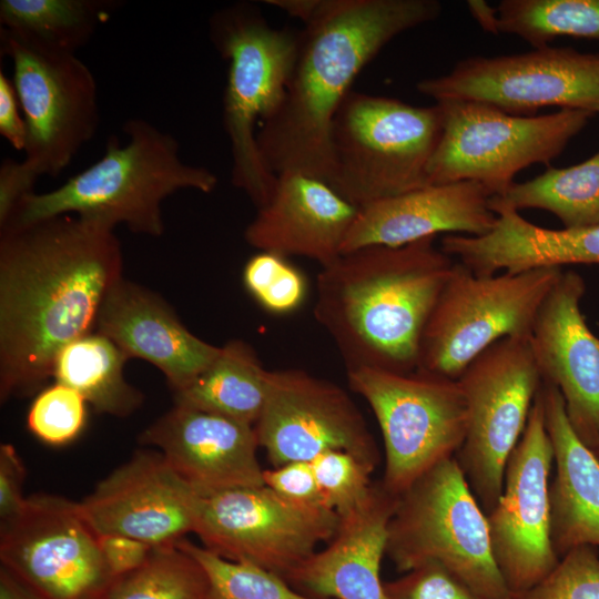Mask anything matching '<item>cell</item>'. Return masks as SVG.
Returning a JSON list of instances; mask_svg holds the SVG:
<instances>
[{
  "instance_id": "cell-1",
  "label": "cell",
  "mask_w": 599,
  "mask_h": 599,
  "mask_svg": "<svg viewBox=\"0 0 599 599\" xmlns=\"http://www.w3.org/2000/svg\"><path fill=\"white\" fill-rule=\"evenodd\" d=\"M114 229L61 215L0 231V399L38 394L122 278Z\"/></svg>"
},
{
  "instance_id": "cell-2",
  "label": "cell",
  "mask_w": 599,
  "mask_h": 599,
  "mask_svg": "<svg viewBox=\"0 0 599 599\" xmlns=\"http://www.w3.org/2000/svg\"><path fill=\"white\" fill-rule=\"evenodd\" d=\"M300 19L297 50L278 110L257 130L267 167L327 182L333 119L355 78L395 37L436 20V0H266Z\"/></svg>"
},
{
  "instance_id": "cell-3",
  "label": "cell",
  "mask_w": 599,
  "mask_h": 599,
  "mask_svg": "<svg viewBox=\"0 0 599 599\" xmlns=\"http://www.w3.org/2000/svg\"><path fill=\"white\" fill-rule=\"evenodd\" d=\"M435 238L361 247L321 268L313 314L346 370L418 369L423 333L456 265Z\"/></svg>"
},
{
  "instance_id": "cell-4",
  "label": "cell",
  "mask_w": 599,
  "mask_h": 599,
  "mask_svg": "<svg viewBox=\"0 0 599 599\" xmlns=\"http://www.w3.org/2000/svg\"><path fill=\"white\" fill-rule=\"evenodd\" d=\"M122 130L124 144L110 136L99 161L52 191L22 197L0 231L77 215L158 237L164 232L161 205L167 196L187 189L209 194L216 187L213 172L181 160L170 133L140 118L125 121Z\"/></svg>"
},
{
  "instance_id": "cell-5",
  "label": "cell",
  "mask_w": 599,
  "mask_h": 599,
  "mask_svg": "<svg viewBox=\"0 0 599 599\" xmlns=\"http://www.w3.org/2000/svg\"><path fill=\"white\" fill-rule=\"evenodd\" d=\"M1 53L12 62L14 85L27 130L22 161L0 166V224L38 177L59 175L99 124L94 75L75 54L30 45L0 30Z\"/></svg>"
},
{
  "instance_id": "cell-6",
  "label": "cell",
  "mask_w": 599,
  "mask_h": 599,
  "mask_svg": "<svg viewBox=\"0 0 599 599\" xmlns=\"http://www.w3.org/2000/svg\"><path fill=\"white\" fill-rule=\"evenodd\" d=\"M210 39L227 62L223 123L232 153V183L257 209L271 199L277 175L265 164L256 126L282 104L290 80L298 32L268 24L260 8L236 2L216 11Z\"/></svg>"
},
{
  "instance_id": "cell-7",
  "label": "cell",
  "mask_w": 599,
  "mask_h": 599,
  "mask_svg": "<svg viewBox=\"0 0 599 599\" xmlns=\"http://www.w3.org/2000/svg\"><path fill=\"white\" fill-rule=\"evenodd\" d=\"M441 128L437 104L352 90L331 125L327 183L358 209L424 187Z\"/></svg>"
},
{
  "instance_id": "cell-8",
  "label": "cell",
  "mask_w": 599,
  "mask_h": 599,
  "mask_svg": "<svg viewBox=\"0 0 599 599\" xmlns=\"http://www.w3.org/2000/svg\"><path fill=\"white\" fill-rule=\"evenodd\" d=\"M386 555L400 572L437 564L476 599H512L493 556L486 512L455 457L433 466L398 496Z\"/></svg>"
},
{
  "instance_id": "cell-9",
  "label": "cell",
  "mask_w": 599,
  "mask_h": 599,
  "mask_svg": "<svg viewBox=\"0 0 599 599\" xmlns=\"http://www.w3.org/2000/svg\"><path fill=\"white\" fill-rule=\"evenodd\" d=\"M436 104L443 128L428 164V185L474 181L491 196L505 194L522 169L536 163L549 165L593 115L576 109L514 115L464 100Z\"/></svg>"
},
{
  "instance_id": "cell-10",
  "label": "cell",
  "mask_w": 599,
  "mask_h": 599,
  "mask_svg": "<svg viewBox=\"0 0 599 599\" xmlns=\"http://www.w3.org/2000/svg\"><path fill=\"white\" fill-rule=\"evenodd\" d=\"M562 267L477 275L456 261L423 333L418 369L457 379L506 337H529Z\"/></svg>"
},
{
  "instance_id": "cell-11",
  "label": "cell",
  "mask_w": 599,
  "mask_h": 599,
  "mask_svg": "<svg viewBox=\"0 0 599 599\" xmlns=\"http://www.w3.org/2000/svg\"><path fill=\"white\" fill-rule=\"evenodd\" d=\"M347 372L349 388L370 407L385 449L384 488L402 495L419 476L455 457L467 428L463 390L449 377L416 369Z\"/></svg>"
},
{
  "instance_id": "cell-12",
  "label": "cell",
  "mask_w": 599,
  "mask_h": 599,
  "mask_svg": "<svg viewBox=\"0 0 599 599\" xmlns=\"http://www.w3.org/2000/svg\"><path fill=\"white\" fill-rule=\"evenodd\" d=\"M528 338L496 342L457 378L466 400L467 428L455 458L486 514L501 495L506 465L542 384Z\"/></svg>"
},
{
  "instance_id": "cell-13",
  "label": "cell",
  "mask_w": 599,
  "mask_h": 599,
  "mask_svg": "<svg viewBox=\"0 0 599 599\" xmlns=\"http://www.w3.org/2000/svg\"><path fill=\"white\" fill-rule=\"evenodd\" d=\"M435 102L476 101L514 115L545 106L599 113V54L542 47L496 57H469L438 77L416 84Z\"/></svg>"
},
{
  "instance_id": "cell-14",
  "label": "cell",
  "mask_w": 599,
  "mask_h": 599,
  "mask_svg": "<svg viewBox=\"0 0 599 599\" xmlns=\"http://www.w3.org/2000/svg\"><path fill=\"white\" fill-rule=\"evenodd\" d=\"M339 524L335 511L291 501L264 485L199 496L193 532L211 552L285 579Z\"/></svg>"
},
{
  "instance_id": "cell-15",
  "label": "cell",
  "mask_w": 599,
  "mask_h": 599,
  "mask_svg": "<svg viewBox=\"0 0 599 599\" xmlns=\"http://www.w3.org/2000/svg\"><path fill=\"white\" fill-rule=\"evenodd\" d=\"M0 561L40 599H102L115 580L80 504L54 495L28 497L0 525Z\"/></svg>"
},
{
  "instance_id": "cell-16",
  "label": "cell",
  "mask_w": 599,
  "mask_h": 599,
  "mask_svg": "<svg viewBox=\"0 0 599 599\" xmlns=\"http://www.w3.org/2000/svg\"><path fill=\"white\" fill-rule=\"evenodd\" d=\"M554 448L540 389L506 465L501 495L486 514L493 556L511 595L541 581L558 564L550 537Z\"/></svg>"
},
{
  "instance_id": "cell-17",
  "label": "cell",
  "mask_w": 599,
  "mask_h": 599,
  "mask_svg": "<svg viewBox=\"0 0 599 599\" xmlns=\"http://www.w3.org/2000/svg\"><path fill=\"white\" fill-rule=\"evenodd\" d=\"M254 427L274 467L312 463L334 450L375 467L379 460L375 439L347 392L303 369L270 370L265 405Z\"/></svg>"
},
{
  "instance_id": "cell-18",
  "label": "cell",
  "mask_w": 599,
  "mask_h": 599,
  "mask_svg": "<svg viewBox=\"0 0 599 599\" xmlns=\"http://www.w3.org/2000/svg\"><path fill=\"white\" fill-rule=\"evenodd\" d=\"M197 497L164 456L150 449L136 451L79 504L99 536L122 535L155 548L193 532Z\"/></svg>"
},
{
  "instance_id": "cell-19",
  "label": "cell",
  "mask_w": 599,
  "mask_h": 599,
  "mask_svg": "<svg viewBox=\"0 0 599 599\" xmlns=\"http://www.w3.org/2000/svg\"><path fill=\"white\" fill-rule=\"evenodd\" d=\"M583 278L562 271L536 316L529 345L544 383L555 386L579 439L599 450V338L580 309Z\"/></svg>"
},
{
  "instance_id": "cell-20",
  "label": "cell",
  "mask_w": 599,
  "mask_h": 599,
  "mask_svg": "<svg viewBox=\"0 0 599 599\" xmlns=\"http://www.w3.org/2000/svg\"><path fill=\"white\" fill-rule=\"evenodd\" d=\"M139 441L160 451L200 497L265 485L253 425L174 405Z\"/></svg>"
},
{
  "instance_id": "cell-21",
  "label": "cell",
  "mask_w": 599,
  "mask_h": 599,
  "mask_svg": "<svg viewBox=\"0 0 599 599\" xmlns=\"http://www.w3.org/2000/svg\"><path fill=\"white\" fill-rule=\"evenodd\" d=\"M358 210L323 180L282 173L271 199L246 226L244 240L260 252L302 256L323 267L343 254Z\"/></svg>"
},
{
  "instance_id": "cell-22",
  "label": "cell",
  "mask_w": 599,
  "mask_h": 599,
  "mask_svg": "<svg viewBox=\"0 0 599 599\" xmlns=\"http://www.w3.org/2000/svg\"><path fill=\"white\" fill-rule=\"evenodd\" d=\"M94 331L113 341L129 358L159 368L173 393L191 384L220 352V346L191 333L161 296L123 277L108 292Z\"/></svg>"
},
{
  "instance_id": "cell-23",
  "label": "cell",
  "mask_w": 599,
  "mask_h": 599,
  "mask_svg": "<svg viewBox=\"0 0 599 599\" xmlns=\"http://www.w3.org/2000/svg\"><path fill=\"white\" fill-rule=\"evenodd\" d=\"M491 195L479 183L430 184L358 210L343 253L361 247L402 246L440 233L480 236L495 225Z\"/></svg>"
},
{
  "instance_id": "cell-24",
  "label": "cell",
  "mask_w": 599,
  "mask_h": 599,
  "mask_svg": "<svg viewBox=\"0 0 599 599\" xmlns=\"http://www.w3.org/2000/svg\"><path fill=\"white\" fill-rule=\"evenodd\" d=\"M397 499L382 483L373 485L367 500L341 519L327 547L316 550L285 580L321 599H386L380 566Z\"/></svg>"
},
{
  "instance_id": "cell-25",
  "label": "cell",
  "mask_w": 599,
  "mask_h": 599,
  "mask_svg": "<svg viewBox=\"0 0 599 599\" xmlns=\"http://www.w3.org/2000/svg\"><path fill=\"white\" fill-rule=\"evenodd\" d=\"M494 227L484 235L446 234L440 248L477 275L520 273L567 264L599 265V225L550 230L519 212L494 206Z\"/></svg>"
},
{
  "instance_id": "cell-26",
  "label": "cell",
  "mask_w": 599,
  "mask_h": 599,
  "mask_svg": "<svg viewBox=\"0 0 599 599\" xmlns=\"http://www.w3.org/2000/svg\"><path fill=\"white\" fill-rule=\"evenodd\" d=\"M540 393L556 469L549 485L550 537L561 558L577 547H599V460L572 429L559 390L542 382Z\"/></svg>"
},
{
  "instance_id": "cell-27",
  "label": "cell",
  "mask_w": 599,
  "mask_h": 599,
  "mask_svg": "<svg viewBox=\"0 0 599 599\" xmlns=\"http://www.w3.org/2000/svg\"><path fill=\"white\" fill-rule=\"evenodd\" d=\"M268 376L252 345L231 339L191 384L174 393V405L254 426L265 405Z\"/></svg>"
},
{
  "instance_id": "cell-28",
  "label": "cell",
  "mask_w": 599,
  "mask_h": 599,
  "mask_svg": "<svg viewBox=\"0 0 599 599\" xmlns=\"http://www.w3.org/2000/svg\"><path fill=\"white\" fill-rule=\"evenodd\" d=\"M128 359L113 341L94 331L59 352L52 377L77 390L97 413L126 417L144 398L124 378L123 366Z\"/></svg>"
},
{
  "instance_id": "cell-29",
  "label": "cell",
  "mask_w": 599,
  "mask_h": 599,
  "mask_svg": "<svg viewBox=\"0 0 599 599\" xmlns=\"http://www.w3.org/2000/svg\"><path fill=\"white\" fill-rule=\"evenodd\" d=\"M113 0H1V29L35 48L75 54L119 7Z\"/></svg>"
},
{
  "instance_id": "cell-30",
  "label": "cell",
  "mask_w": 599,
  "mask_h": 599,
  "mask_svg": "<svg viewBox=\"0 0 599 599\" xmlns=\"http://www.w3.org/2000/svg\"><path fill=\"white\" fill-rule=\"evenodd\" d=\"M490 207L519 212L538 209L552 213L564 229L599 225V152L588 160L565 167L549 166L542 174L514 183L500 196H491Z\"/></svg>"
},
{
  "instance_id": "cell-31",
  "label": "cell",
  "mask_w": 599,
  "mask_h": 599,
  "mask_svg": "<svg viewBox=\"0 0 599 599\" xmlns=\"http://www.w3.org/2000/svg\"><path fill=\"white\" fill-rule=\"evenodd\" d=\"M496 8L499 32L534 49L564 35L599 41V0H502Z\"/></svg>"
},
{
  "instance_id": "cell-32",
  "label": "cell",
  "mask_w": 599,
  "mask_h": 599,
  "mask_svg": "<svg viewBox=\"0 0 599 599\" xmlns=\"http://www.w3.org/2000/svg\"><path fill=\"white\" fill-rule=\"evenodd\" d=\"M102 599H210L201 564L177 544L155 547L135 570L116 577Z\"/></svg>"
},
{
  "instance_id": "cell-33",
  "label": "cell",
  "mask_w": 599,
  "mask_h": 599,
  "mask_svg": "<svg viewBox=\"0 0 599 599\" xmlns=\"http://www.w3.org/2000/svg\"><path fill=\"white\" fill-rule=\"evenodd\" d=\"M177 545L203 567L210 599H321L302 593L283 577L253 564L227 560L186 539Z\"/></svg>"
},
{
  "instance_id": "cell-34",
  "label": "cell",
  "mask_w": 599,
  "mask_h": 599,
  "mask_svg": "<svg viewBox=\"0 0 599 599\" xmlns=\"http://www.w3.org/2000/svg\"><path fill=\"white\" fill-rule=\"evenodd\" d=\"M243 284L265 311L276 315L297 309L307 292L304 274L287 257L262 251L246 262Z\"/></svg>"
},
{
  "instance_id": "cell-35",
  "label": "cell",
  "mask_w": 599,
  "mask_h": 599,
  "mask_svg": "<svg viewBox=\"0 0 599 599\" xmlns=\"http://www.w3.org/2000/svg\"><path fill=\"white\" fill-rule=\"evenodd\" d=\"M324 504L344 518L368 498L375 466L341 450L327 451L312 461Z\"/></svg>"
},
{
  "instance_id": "cell-36",
  "label": "cell",
  "mask_w": 599,
  "mask_h": 599,
  "mask_svg": "<svg viewBox=\"0 0 599 599\" xmlns=\"http://www.w3.org/2000/svg\"><path fill=\"white\" fill-rule=\"evenodd\" d=\"M87 404L77 390L55 382L35 395L27 416L28 428L48 445L69 444L85 426Z\"/></svg>"
},
{
  "instance_id": "cell-37",
  "label": "cell",
  "mask_w": 599,
  "mask_h": 599,
  "mask_svg": "<svg viewBox=\"0 0 599 599\" xmlns=\"http://www.w3.org/2000/svg\"><path fill=\"white\" fill-rule=\"evenodd\" d=\"M512 599H599L597 547L568 551L541 581Z\"/></svg>"
},
{
  "instance_id": "cell-38",
  "label": "cell",
  "mask_w": 599,
  "mask_h": 599,
  "mask_svg": "<svg viewBox=\"0 0 599 599\" xmlns=\"http://www.w3.org/2000/svg\"><path fill=\"white\" fill-rule=\"evenodd\" d=\"M386 599H476L449 571L429 562L384 582Z\"/></svg>"
},
{
  "instance_id": "cell-39",
  "label": "cell",
  "mask_w": 599,
  "mask_h": 599,
  "mask_svg": "<svg viewBox=\"0 0 599 599\" xmlns=\"http://www.w3.org/2000/svg\"><path fill=\"white\" fill-rule=\"evenodd\" d=\"M264 481L265 486L285 499L307 506L326 507L312 463L293 461L264 469Z\"/></svg>"
},
{
  "instance_id": "cell-40",
  "label": "cell",
  "mask_w": 599,
  "mask_h": 599,
  "mask_svg": "<svg viewBox=\"0 0 599 599\" xmlns=\"http://www.w3.org/2000/svg\"><path fill=\"white\" fill-rule=\"evenodd\" d=\"M26 468L11 444L0 445V525L14 520L24 509Z\"/></svg>"
},
{
  "instance_id": "cell-41",
  "label": "cell",
  "mask_w": 599,
  "mask_h": 599,
  "mask_svg": "<svg viewBox=\"0 0 599 599\" xmlns=\"http://www.w3.org/2000/svg\"><path fill=\"white\" fill-rule=\"evenodd\" d=\"M99 544L103 558L115 578L139 568L154 549L144 541L122 535H101Z\"/></svg>"
},
{
  "instance_id": "cell-42",
  "label": "cell",
  "mask_w": 599,
  "mask_h": 599,
  "mask_svg": "<svg viewBox=\"0 0 599 599\" xmlns=\"http://www.w3.org/2000/svg\"><path fill=\"white\" fill-rule=\"evenodd\" d=\"M12 81L0 72V133L17 151L26 146L27 130Z\"/></svg>"
},
{
  "instance_id": "cell-43",
  "label": "cell",
  "mask_w": 599,
  "mask_h": 599,
  "mask_svg": "<svg viewBox=\"0 0 599 599\" xmlns=\"http://www.w3.org/2000/svg\"><path fill=\"white\" fill-rule=\"evenodd\" d=\"M466 6L470 16L485 32L491 34L500 33L496 7L489 6L483 0H468Z\"/></svg>"
},
{
  "instance_id": "cell-44",
  "label": "cell",
  "mask_w": 599,
  "mask_h": 599,
  "mask_svg": "<svg viewBox=\"0 0 599 599\" xmlns=\"http://www.w3.org/2000/svg\"><path fill=\"white\" fill-rule=\"evenodd\" d=\"M0 599H40L6 569L0 568Z\"/></svg>"
},
{
  "instance_id": "cell-45",
  "label": "cell",
  "mask_w": 599,
  "mask_h": 599,
  "mask_svg": "<svg viewBox=\"0 0 599 599\" xmlns=\"http://www.w3.org/2000/svg\"><path fill=\"white\" fill-rule=\"evenodd\" d=\"M595 455L597 456V458L599 460V450L595 451Z\"/></svg>"
}]
</instances>
